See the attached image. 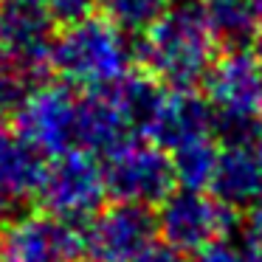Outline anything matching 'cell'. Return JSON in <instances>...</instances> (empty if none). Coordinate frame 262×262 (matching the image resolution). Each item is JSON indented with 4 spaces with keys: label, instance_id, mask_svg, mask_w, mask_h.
Listing matches in <instances>:
<instances>
[{
    "label": "cell",
    "instance_id": "cell-1",
    "mask_svg": "<svg viewBox=\"0 0 262 262\" xmlns=\"http://www.w3.org/2000/svg\"><path fill=\"white\" fill-rule=\"evenodd\" d=\"M217 51L220 46L209 29L203 0H172L166 14L136 46L144 71L172 91H194L209 79L220 59Z\"/></svg>",
    "mask_w": 262,
    "mask_h": 262
},
{
    "label": "cell",
    "instance_id": "cell-2",
    "mask_svg": "<svg viewBox=\"0 0 262 262\" xmlns=\"http://www.w3.org/2000/svg\"><path fill=\"white\" fill-rule=\"evenodd\" d=\"M130 62V40L107 14H88L65 26L51 46V68L71 88L102 91L113 79L124 76Z\"/></svg>",
    "mask_w": 262,
    "mask_h": 262
},
{
    "label": "cell",
    "instance_id": "cell-3",
    "mask_svg": "<svg viewBox=\"0 0 262 262\" xmlns=\"http://www.w3.org/2000/svg\"><path fill=\"white\" fill-rule=\"evenodd\" d=\"M37 198L42 200L46 211L82 228L93 214L104 209V200L110 194L102 164L82 149H68L62 155H54V161H48L46 181Z\"/></svg>",
    "mask_w": 262,
    "mask_h": 262
},
{
    "label": "cell",
    "instance_id": "cell-4",
    "mask_svg": "<svg viewBox=\"0 0 262 262\" xmlns=\"http://www.w3.org/2000/svg\"><path fill=\"white\" fill-rule=\"evenodd\" d=\"M102 172L107 194L121 203H161L178 183L169 155L158 144H147L138 138L104 155Z\"/></svg>",
    "mask_w": 262,
    "mask_h": 262
},
{
    "label": "cell",
    "instance_id": "cell-5",
    "mask_svg": "<svg viewBox=\"0 0 262 262\" xmlns=\"http://www.w3.org/2000/svg\"><path fill=\"white\" fill-rule=\"evenodd\" d=\"M158 234V220L141 203H110L82 226V256L88 262H130Z\"/></svg>",
    "mask_w": 262,
    "mask_h": 262
},
{
    "label": "cell",
    "instance_id": "cell-6",
    "mask_svg": "<svg viewBox=\"0 0 262 262\" xmlns=\"http://www.w3.org/2000/svg\"><path fill=\"white\" fill-rule=\"evenodd\" d=\"M158 231L169 245L178 251H198L203 245L220 239L228 228L234 226V214L214 198L206 194L203 189H172L155 214Z\"/></svg>",
    "mask_w": 262,
    "mask_h": 262
},
{
    "label": "cell",
    "instance_id": "cell-7",
    "mask_svg": "<svg viewBox=\"0 0 262 262\" xmlns=\"http://www.w3.org/2000/svg\"><path fill=\"white\" fill-rule=\"evenodd\" d=\"M82 256V228L42 211L26 214L0 231L3 262H76Z\"/></svg>",
    "mask_w": 262,
    "mask_h": 262
},
{
    "label": "cell",
    "instance_id": "cell-8",
    "mask_svg": "<svg viewBox=\"0 0 262 262\" xmlns=\"http://www.w3.org/2000/svg\"><path fill=\"white\" fill-rule=\"evenodd\" d=\"M79 96L71 85H42L14 116V130L23 133L46 155H62L76 149Z\"/></svg>",
    "mask_w": 262,
    "mask_h": 262
},
{
    "label": "cell",
    "instance_id": "cell-9",
    "mask_svg": "<svg viewBox=\"0 0 262 262\" xmlns=\"http://www.w3.org/2000/svg\"><path fill=\"white\" fill-rule=\"evenodd\" d=\"M54 23L40 0H3L0 3V54L48 74L51 46L57 40Z\"/></svg>",
    "mask_w": 262,
    "mask_h": 262
},
{
    "label": "cell",
    "instance_id": "cell-10",
    "mask_svg": "<svg viewBox=\"0 0 262 262\" xmlns=\"http://www.w3.org/2000/svg\"><path fill=\"white\" fill-rule=\"evenodd\" d=\"M206 93L217 113L262 119V62L256 54L228 51L206 79Z\"/></svg>",
    "mask_w": 262,
    "mask_h": 262
},
{
    "label": "cell",
    "instance_id": "cell-11",
    "mask_svg": "<svg viewBox=\"0 0 262 262\" xmlns=\"http://www.w3.org/2000/svg\"><path fill=\"white\" fill-rule=\"evenodd\" d=\"M214 130V107L209 99L194 91H169L164 93L158 113L149 124L147 136L161 149H178L189 141L211 136Z\"/></svg>",
    "mask_w": 262,
    "mask_h": 262
},
{
    "label": "cell",
    "instance_id": "cell-12",
    "mask_svg": "<svg viewBox=\"0 0 262 262\" xmlns=\"http://www.w3.org/2000/svg\"><path fill=\"white\" fill-rule=\"evenodd\" d=\"M211 194L228 211H251L262 206V155L254 144L223 147L211 178Z\"/></svg>",
    "mask_w": 262,
    "mask_h": 262
},
{
    "label": "cell",
    "instance_id": "cell-13",
    "mask_svg": "<svg viewBox=\"0 0 262 262\" xmlns=\"http://www.w3.org/2000/svg\"><path fill=\"white\" fill-rule=\"evenodd\" d=\"M48 172V155L23 133L0 127V194L6 200H26L40 194Z\"/></svg>",
    "mask_w": 262,
    "mask_h": 262
},
{
    "label": "cell",
    "instance_id": "cell-14",
    "mask_svg": "<svg viewBox=\"0 0 262 262\" xmlns=\"http://www.w3.org/2000/svg\"><path fill=\"white\" fill-rule=\"evenodd\" d=\"M138 138L130 130L119 110L107 102V96L99 91H91L88 96H79V121H76V149L88 155H110L113 149L124 147L127 141Z\"/></svg>",
    "mask_w": 262,
    "mask_h": 262
},
{
    "label": "cell",
    "instance_id": "cell-15",
    "mask_svg": "<svg viewBox=\"0 0 262 262\" xmlns=\"http://www.w3.org/2000/svg\"><path fill=\"white\" fill-rule=\"evenodd\" d=\"M99 93L107 96V102L119 110V116L130 124V130L136 136H147L166 91L149 74H130L127 71L124 76L104 85Z\"/></svg>",
    "mask_w": 262,
    "mask_h": 262
},
{
    "label": "cell",
    "instance_id": "cell-16",
    "mask_svg": "<svg viewBox=\"0 0 262 262\" xmlns=\"http://www.w3.org/2000/svg\"><path fill=\"white\" fill-rule=\"evenodd\" d=\"M203 6L217 46L228 51H243L256 40L259 17L251 0H203Z\"/></svg>",
    "mask_w": 262,
    "mask_h": 262
},
{
    "label": "cell",
    "instance_id": "cell-17",
    "mask_svg": "<svg viewBox=\"0 0 262 262\" xmlns=\"http://www.w3.org/2000/svg\"><path fill=\"white\" fill-rule=\"evenodd\" d=\"M220 152H223V147H217V141L211 136L172 149L169 158H172V169H175V181L186 189L209 186L211 178H214Z\"/></svg>",
    "mask_w": 262,
    "mask_h": 262
},
{
    "label": "cell",
    "instance_id": "cell-18",
    "mask_svg": "<svg viewBox=\"0 0 262 262\" xmlns=\"http://www.w3.org/2000/svg\"><path fill=\"white\" fill-rule=\"evenodd\" d=\"M46 74L34 68H26L23 62L0 54V113L17 116L23 104L46 85Z\"/></svg>",
    "mask_w": 262,
    "mask_h": 262
},
{
    "label": "cell",
    "instance_id": "cell-19",
    "mask_svg": "<svg viewBox=\"0 0 262 262\" xmlns=\"http://www.w3.org/2000/svg\"><path fill=\"white\" fill-rule=\"evenodd\" d=\"M169 6L172 0H107V17L119 29L144 34L164 17Z\"/></svg>",
    "mask_w": 262,
    "mask_h": 262
},
{
    "label": "cell",
    "instance_id": "cell-20",
    "mask_svg": "<svg viewBox=\"0 0 262 262\" xmlns=\"http://www.w3.org/2000/svg\"><path fill=\"white\" fill-rule=\"evenodd\" d=\"M192 262H248V254L245 248L237 243V239H214V243L203 245V248L194 251Z\"/></svg>",
    "mask_w": 262,
    "mask_h": 262
},
{
    "label": "cell",
    "instance_id": "cell-21",
    "mask_svg": "<svg viewBox=\"0 0 262 262\" xmlns=\"http://www.w3.org/2000/svg\"><path fill=\"white\" fill-rule=\"evenodd\" d=\"M40 3L51 12V17L57 20V23L71 26V23H76V20L91 14L93 0H40Z\"/></svg>",
    "mask_w": 262,
    "mask_h": 262
},
{
    "label": "cell",
    "instance_id": "cell-22",
    "mask_svg": "<svg viewBox=\"0 0 262 262\" xmlns=\"http://www.w3.org/2000/svg\"><path fill=\"white\" fill-rule=\"evenodd\" d=\"M130 262H186L183 251H178L175 245H169L166 239H152L138 256H133Z\"/></svg>",
    "mask_w": 262,
    "mask_h": 262
},
{
    "label": "cell",
    "instance_id": "cell-23",
    "mask_svg": "<svg viewBox=\"0 0 262 262\" xmlns=\"http://www.w3.org/2000/svg\"><path fill=\"white\" fill-rule=\"evenodd\" d=\"M9 203H12V200H6V198H3V194H0V223L6 220V211H9Z\"/></svg>",
    "mask_w": 262,
    "mask_h": 262
},
{
    "label": "cell",
    "instance_id": "cell-24",
    "mask_svg": "<svg viewBox=\"0 0 262 262\" xmlns=\"http://www.w3.org/2000/svg\"><path fill=\"white\" fill-rule=\"evenodd\" d=\"M254 48H256V57H259V62H262V34L254 40Z\"/></svg>",
    "mask_w": 262,
    "mask_h": 262
},
{
    "label": "cell",
    "instance_id": "cell-25",
    "mask_svg": "<svg viewBox=\"0 0 262 262\" xmlns=\"http://www.w3.org/2000/svg\"><path fill=\"white\" fill-rule=\"evenodd\" d=\"M254 3V12H256V17H259V23H262V0H251Z\"/></svg>",
    "mask_w": 262,
    "mask_h": 262
},
{
    "label": "cell",
    "instance_id": "cell-26",
    "mask_svg": "<svg viewBox=\"0 0 262 262\" xmlns=\"http://www.w3.org/2000/svg\"><path fill=\"white\" fill-rule=\"evenodd\" d=\"M254 147H256V152L262 155V133H259V138H256V144H254Z\"/></svg>",
    "mask_w": 262,
    "mask_h": 262
},
{
    "label": "cell",
    "instance_id": "cell-27",
    "mask_svg": "<svg viewBox=\"0 0 262 262\" xmlns=\"http://www.w3.org/2000/svg\"><path fill=\"white\" fill-rule=\"evenodd\" d=\"M0 3H3V0H0Z\"/></svg>",
    "mask_w": 262,
    "mask_h": 262
},
{
    "label": "cell",
    "instance_id": "cell-28",
    "mask_svg": "<svg viewBox=\"0 0 262 262\" xmlns=\"http://www.w3.org/2000/svg\"><path fill=\"white\" fill-rule=\"evenodd\" d=\"M0 262H3V259H0Z\"/></svg>",
    "mask_w": 262,
    "mask_h": 262
}]
</instances>
